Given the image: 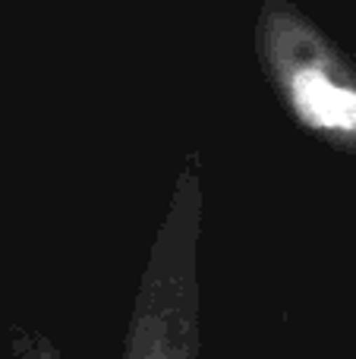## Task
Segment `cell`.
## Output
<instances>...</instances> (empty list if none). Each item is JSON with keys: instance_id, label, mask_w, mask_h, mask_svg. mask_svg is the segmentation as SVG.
Wrapping results in <instances>:
<instances>
[{"instance_id": "6da1fadb", "label": "cell", "mask_w": 356, "mask_h": 359, "mask_svg": "<svg viewBox=\"0 0 356 359\" xmlns=\"http://www.w3.org/2000/svg\"><path fill=\"white\" fill-rule=\"evenodd\" d=\"M256 54L284 111L300 130L356 155V57L290 0H265Z\"/></svg>"}, {"instance_id": "7a4b0ae2", "label": "cell", "mask_w": 356, "mask_h": 359, "mask_svg": "<svg viewBox=\"0 0 356 359\" xmlns=\"http://www.w3.org/2000/svg\"><path fill=\"white\" fill-rule=\"evenodd\" d=\"M199 233L202 177L199 158L189 155L139 280L123 359H199Z\"/></svg>"}]
</instances>
